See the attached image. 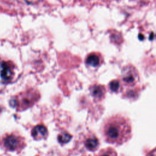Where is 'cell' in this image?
Wrapping results in <instances>:
<instances>
[{
    "mask_svg": "<svg viewBox=\"0 0 156 156\" xmlns=\"http://www.w3.org/2000/svg\"><path fill=\"white\" fill-rule=\"evenodd\" d=\"M121 82L119 80H113L108 83V88L111 92L118 93L121 89Z\"/></svg>",
    "mask_w": 156,
    "mask_h": 156,
    "instance_id": "cell-11",
    "label": "cell"
},
{
    "mask_svg": "<svg viewBox=\"0 0 156 156\" xmlns=\"http://www.w3.org/2000/svg\"><path fill=\"white\" fill-rule=\"evenodd\" d=\"M0 145L7 151L20 152L26 146L25 138L17 132L5 133L0 138Z\"/></svg>",
    "mask_w": 156,
    "mask_h": 156,
    "instance_id": "cell-3",
    "label": "cell"
},
{
    "mask_svg": "<svg viewBox=\"0 0 156 156\" xmlns=\"http://www.w3.org/2000/svg\"><path fill=\"white\" fill-rule=\"evenodd\" d=\"M0 75L3 83L10 82L15 76L12 65L6 62H0Z\"/></svg>",
    "mask_w": 156,
    "mask_h": 156,
    "instance_id": "cell-5",
    "label": "cell"
},
{
    "mask_svg": "<svg viewBox=\"0 0 156 156\" xmlns=\"http://www.w3.org/2000/svg\"><path fill=\"white\" fill-rule=\"evenodd\" d=\"M71 138L72 135L66 130L62 131L57 136L58 141L62 144H64L68 143L71 140Z\"/></svg>",
    "mask_w": 156,
    "mask_h": 156,
    "instance_id": "cell-10",
    "label": "cell"
},
{
    "mask_svg": "<svg viewBox=\"0 0 156 156\" xmlns=\"http://www.w3.org/2000/svg\"><path fill=\"white\" fill-rule=\"evenodd\" d=\"M31 135L36 140L46 139L48 135V129L43 124H38L32 129Z\"/></svg>",
    "mask_w": 156,
    "mask_h": 156,
    "instance_id": "cell-6",
    "label": "cell"
},
{
    "mask_svg": "<svg viewBox=\"0 0 156 156\" xmlns=\"http://www.w3.org/2000/svg\"><path fill=\"white\" fill-rule=\"evenodd\" d=\"M147 156H156V148L154 149L153 150H152L151 151H150Z\"/></svg>",
    "mask_w": 156,
    "mask_h": 156,
    "instance_id": "cell-13",
    "label": "cell"
},
{
    "mask_svg": "<svg viewBox=\"0 0 156 156\" xmlns=\"http://www.w3.org/2000/svg\"><path fill=\"white\" fill-rule=\"evenodd\" d=\"M90 91L94 99L99 101H102L104 98L106 90L104 85L100 84H94L90 86Z\"/></svg>",
    "mask_w": 156,
    "mask_h": 156,
    "instance_id": "cell-7",
    "label": "cell"
},
{
    "mask_svg": "<svg viewBox=\"0 0 156 156\" xmlns=\"http://www.w3.org/2000/svg\"><path fill=\"white\" fill-rule=\"evenodd\" d=\"M96 156H118V155L113 149L107 147L101 150Z\"/></svg>",
    "mask_w": 156,
    "mask_h": 156,
    "instance_id": "cell-12",
    "label": "cell"
},
{
    "mask_svg": "<svg viewBox=\"0 0 156 156\" xmlns=\"http://www.w3.org/2000/svg\"><path fill=\"white\" fill-rule=\"evenodd\" d=\"M86 63L92 67H97L100 64V58L96 54H90L86 59Z\"/></svg>",
    "mask_w": 156,
    "mask_h": 156,
    "instance_id": "cell-9",
    "label": "cell"
},
{
    "mask_svg": "<svg viewBox=\"0 0 156 156\" xmlns=\"http://www.w3.org/2000/svg\"><path fill=\"white\" fill-rule=\"evenodd\" d=\"M102 133L106 142L115 145L122 144L131 137L130 121L127 118L121 115L112 116L104 121Z\"/></svg>",
    "mask_w": 156,
    "mask_h": 156,
    "instance_id": "cell-1",
    "label": "cell"
},
{
    "mask_svg": "<svg viewBox=\"0 0 156 156\" xmlns=\"http://www.w3.org/2000/svg\"><path fill=\"white\" fill-rule=\"evenodd\" d=\"M84 144L88 150L94 151L97 150L99 146V141L94 134L89 133L85 139Z\"/></svg>",
    "mask_w": 156,
    "mask_h": 156,
    "instance_id": "cell-8",
    "label": "cell"
},
{
    "mask_svg": "<svg viewBox=\"0 0 156 156\" xmlns=\"http://www.w3.org/2000/svg\"><path fill=\"white\" fill-rule=\"evenodd\" d=\"M139 81V74L133 66H126L124 68L121 73V82L129 85H135Z\"/></svg>",
    "mask_w": 156,
    "mask_h": 156,
    "instance_id": "cell-4",
    "label": "cell"
},
{
    "mask_svg": "<svg viewBox=\"0 0 156 156\" xmlns=\"http://www.w3.org/2000/svg\"><path fill=\"white\" fill-rule=\"evenodd\" d=\"M40 98V94L37 90L30 88L13 96L10 101V105L16 110L22 111L32 107Z\"/></svg>",
    "mask_w": 156,
    "mask_h": 156,
    "instance_id": "cell-2",
    "label": "cell"
}]
</instances>
